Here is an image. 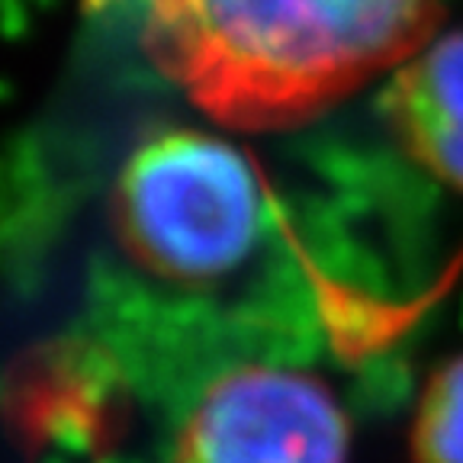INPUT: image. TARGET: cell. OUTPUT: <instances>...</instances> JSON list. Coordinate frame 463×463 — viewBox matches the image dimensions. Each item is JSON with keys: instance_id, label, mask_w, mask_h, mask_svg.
I'll return each mask as SVG.
<instances>
[{"instance_id": "obj_1", "label": "cell", "mask_w": 463, "mask_h": 463, "mask_svg": "<svg viewBox=\"0 0 463 463\" xmlns=\"http://www.w3.org/2000/svg\"><path fill=\"white\" fill-rule=\"evenodd\" d=\"M441 0H148L152 65L225 129H289L438 36Z\"/></svg>"}, {"instance_id": "obj_2", "label": "cell", "mask_w": 463, "mask_h": 463, "mask_svg": "<svg viewBox=\"0 0 463 463\" xmlns=\"http://www.w3.org/2000/svg\"><path fill=\"white\" fill-rule=\"evenodd\" d=\"M109 222L145 274L206 289L229 283L270 245L280 206L239 145L216 132L165 129L126 158Z\"/></svg>"}, {"instance_id": "obj_3", "label": "cell", "mask_w": 463, "mask_h": 463, "mask_svg": "<svg viewBox=\"0 0 463 463\" xmlns=\"http://www.w3.org/2000/svg\"><path fill=\"white\" fill-rule=\"evenodd\" d=\"M354 428L326 376L293 361H239L187 399L167 463H347Z\"/></svg>"}, {"instance_id": "obj_4", "label": "cell", "mask_w": 463, "mask_h": 463, "mask_svg": "<svg viewBox=\"0 0 463 463\" xmlns=\"http://www.w3.org/2000/svg\"><path fill=\"white\" fill-rule=\"evenodd\" d=\"M383 113L415 165L463 187V33L434 36L392 74Z\"/></svg>"}, {"instance_id": "obj_5", "label": "cell", "mask_w": 463, "mask_h": 463, "mask_svg": "<svg viewBox=\"0 0 463 463\" xmlns=\"http://www.w3.org/2000/svg\"><path fill=\"white\" fill-rule=\"evenodd\" d=\"M412 463H463V354L428 373L409 425Z\"/></svg>"}, {"instance_id": "obj_6", "label": "cell", "mask_w": 463, "mask_h": 463, "mask_svg": "<svg viewBox=\"0 0 463 463\" xmlns=\"http://www.w3.org/2000/svg\"><path fill=\"white\" fill-rule=\"evenodd\" d=\"M119 4H126V0H84L87 10H113V7H119ZM145 4H148V0H145Z\"/></svg>"}]
</instances>
